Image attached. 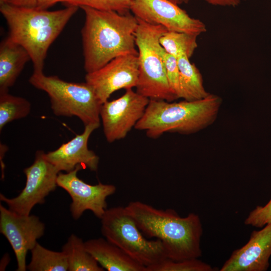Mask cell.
Returning <instances> with one entry per match:
<instances>
[{
  "mask_svg": "<svg viewBox=\"0 0 271 271\" xmlns=\"http://www.w3.org/2000/svg\"><path fill=\"white\" fill-rule=\"evenodd\" d=\"M271 256V223L253 230L247 242L235 249L220 271H266Z\"/></svg>",
  "mask_w": 271,
  "mask_h": 271,
  "instance_id": "14",
  "label": "cell"
},
{
  "mask_svg": "<svg viewBox=\"0 0 271 271\" xmlns=\"http://www.w3.org/2000/svg\"><path fill=\"white\" fill-rule=\"evenodd\" d=\"M62 251L66 255L69 271L104 270L86 250L85 242L74 234L62 246Z\"/></svg>",
  "mask_w": 271,
  "mask_h": 271,
  "instance_id": "19",
  "label": "cell"
},
{
  "mask_svg": "<svg viewBox=\"0 0 271 271\" xmlns=\"http://www.w3.org/2000/svg\"><path fill=\"white\" fill-rule=\"evenodd\" d=\"M34 87L48 95L53 113L58 116H76L84 126L100 124V103L93 88L87 82H67L57 76L33 73L29 79Z\"/></svg>",
  "mask_w": 271,
  "mask_h": 271,
  "instance_id": "6",
  "label": "cell"
},
{
  "mask_svg": "<svg viewBox=\"0 0 271 271\" xmlns=\"http://www.w3.org/2000/svg\"><path fill=\"white\" fill-rule=\"evenodd\" d=\"M45 225L34 215H23L0 205V232L7 239L15 253L17 271L27 270L28 252L44 234Z\"/></svg>",
  "mask_w": 271,
  "mask_h": 271,
  "instance_id": "12",
  "label": "cell"
},
{
  "mask_svg": "<svg viewBox=\"0 0 271 271\" xmlns=\"http://www.w3.org/2000/svg\"><path fill=\"white\" fill-rule=\"evenodd\" d=\"M32 257L27 266L30 271H67L68 261L66 254L49 250L37 242L31 250Z\"/></svg>",
  "mask_w": 271,
  "mask_h": 271,
  "instance_id": "20",
  "label": "cell"
},
{
  "mask_svg": "<svg viewBox=\"0 0 271 271\" xmlns=\"http://www.w3.org/2000/svg\"><path fill=\"white\" fill-rule=\"evenodd\" d=\"M198 36L173 31H167L160 39L164 50L177 59L182 55L190 58L197 48Z\"/></svg>",
  "mask_w": 271,
  "mask_h": 271,
  "instance_id": "21",
  "label": "cell"
},
{
  "mask_svg": "<svg viewBox=\"0 0 271 271\" xmlns=\"http://www.w3.org/2000/svg\"><path fill=\"white\" fill-rule=\"evenodd\" d=\"M85 246L98 263L108 271H147L145 266L106 238L88 240L85 242Z\"/></svg>",
  "mask_w": 271,
  "mask_h": 271,
  "instance_id": "16",
  "label": "cell"
},
{
  "mask_svg": "<svg viewBox=\"0 0 271 271\" xmlns=\"http://www.w3.org/2000/svg\"><path fill=\"white\" fill-rule=\"evenodd\" d=\"M217 269L198 258L181 260L167 258L156 265L150 267L147 271H214Z\"/></svg>",
  "mask_w": 271,
  "mask_h": 271,
  "instance_id": "23",
  "label": "cell"
},
{
  "mask_svg": "<svg viewBox=\"0 0 271 271\" xmlns=\"http://www.w3.org/2000/svg\"><path fill=\"white\" fill-rule=\"evenodd\" d=\"M100 219L103 236L146 269L168 258L162 241L147 239L125 207L107 209Z\"/></svg>",
  "mask_w": 271,
  "mask_h": 271,
  "instance_id": "7",
  "label": "cell"
},
{
  "mask_svg": "<svg viewBox=\"0 0 271 271\" xmlns=\"http://www.w3.org/2000/svg\"><path fill=\"white\" fill-rule=\"evenodd\" d=\"M170 1L175 3L178 5H181L183 4H187L190 0H169Z\"/></svg>",
  "mask_w": 271,
  "mask_h": 271,
  "instance_id": "30",
  "label": "cell"
},
{
  "mask_svg": "<svg viewBox=\"0 0 271 271\" xmlns=\"http://www.w3.org/2000/svg\"><path fill=\"white\" fill-rule=\"evenodd\" d=\"M45 154L42 151H37L33 163L24 170L26 184L17 196L9 198L0 194L1 201L12 211L20 215H30L33 208L44 203L45 198L58 186L60 172L46 160Z\"/></svg>",
  "mask_w": 271,
  "mask_h": 271,
  "instance_id": "8",
  "label": "cell"
},
{
  "mask_svg": "<svg viewBox=\"0 0 271 271\" xmlns=\"http://www.w3.org/2000/svg\"><path fill=\"white\" fill-rule=\"evenodd\" d=\"M78 7L69 6L54 11L0 4V11L9 29V37L23 46L33 64L34 72H43L48 50L76 13Z\"/></svg>",
  "mask_w": 271,
  "mask_h": 271,
  "instance_id": "3",
  "label": "cell"
},
{
  "mask_svg": "<svg viewBox=\"0 0 271 271\" xmlns=\"http://www.w3.org/2000/svg\"><path fill=\"white\" fill-rule=\"evenodd\" d=\"M31 60L27 50L9 37L0 45V94L8 92L23 70L26 63Z\"/></svg>",
  "mask_w": 271,
  "mask_h": 271,
  "instance_id": "17",
  "label": "cell"
},
{
  "mask_svg": "<svg viewBox=\"0 0 271 271\" xmlns=\"http://www.w3.org/2000/svg\"><path fill=\"white\" fill-rule=\"evenodd\" d=\"M130 11L138 19L149 24L163 26L169 31L198 36L207 30L203 22L190 17L169 0H131Z\"/></svg>",
  "mask_w": 271,
  "mask_h": 271,
  "instance_id": "10",
  "label": "cell"
},
{
  "mask_svg": "<svg viewBox=\"0 0 271 271\" xmlns=\"http://www.w3.org/2000/svg\"><path fill=\"white\" fill-rule=\"evenodd\" d=\"M138 77V55L126 54L118 56L99 69L86 73L85 79L102 104L116 91L136 87Z\"/></svg>",
  "mask_w": 271,
  "mask_h": 271,
  "instance_id": "13",
  "label": "cell"
},
{
  "mask_svg": "<svg viewBox=\"0 0 271 271\" xmlns=\"http://www.w3.org/2000/svg\"><path fill=\"white\" fill-rule=\"evenodd\" d=\"M244 223L257 228L271 223V198L264 206L258 205L250 211Z\"/></svg>",
  "mask_w": 271,
  "mask_h": 271,
  "instance_id": "26",
  "label": "cell"
},
{
  "mask_svg": "<svg viewBox=\"0 0 271 271\" xmlns=\"http://www.w3.org/2000/svg\"><path fill=\"white\" fill-rule=\"evenodd\" d=\"M100 124L85 125L83 132L77 134L69 142L63 144L57 149L45 154L46 160L58 170L66 173L74 170L77 166L91 171L97 170L99 157L88 148V141L92 132L100 126Z\"/></svg>",
  "mask_w": 271,
  "mask_h": 271,
  "instance_id": "15",
  "label": "cell"
},
{
  "mask_svg": "<svg viewBox=\"0 0 271 271\" xmlns=\"http://www.w3.org/2000/svg\"><path fill=\"white\" fill-rule=\"evenodd\" d=\"M131 0H66L64 3L78 7L86 6L103 11H113L120 14L130 12Z\"/></svg>",
  "mask_w": 271,
  "mask_h": 271,
  "instance_id": "24",
  "label": "cell"
},
{
  "mask_svg": "<svg viewBox=\"0 0 271 271\" xmlns=\"http://www.w3.org/2000/svg\"><path fill=\"white\" fill-rule=\"evenodd\" d=\"M138 22L135 34L139 60L136 92L150 99L169 102L177 99L168 83L165 50L160 43L161 37L168 30L161 25L149 24L139 19Z\"/></svg>",
  "mask_w": 271,
  "mask_h": 271,
  "instance_id": "5",
  "label": "cell"
},
{
  "mask_svg": "<svg viewBox=\"0 0 271 271\" xmlns=\"http://www.w3.org/2000/svg\"><path fill=\"white\" fill-rule=\"evenodd\" d=\"M143 234L162 241L168 258L173 260L199 258L202 255L203 227L199 216H180L172 209H157L140 201L125 207Z\"/></svg>",
  "mask_w": 271,
  "mask_h": 271,
  "instance_id": "2",
  "label": "cell"
},
{
  "mask_svg": "<svg viewBox=\"0 0 271 271\" xmlns=\"http://www.w3.org/2000/svg\"><path fill=\"white\" fill-rule=\"evenodd\" d=\"M149 101L131 88L117 99L104 102L100 115L106 141L111 143L125 138L143 117Z\"/></svg>",
  "mask_w": 271,
  "mask_h": 271,
  "instance_id": "9",
  "label": "cell"
},
{
  "mask_svg": "<svg viewBox=\"0 0 271 271\" xmlns=\"http://www.w3.org/2000/svg\"><path fill=\"white\" fill-rule=\"evenodd\" d=\"M180 72V98L187 101L203 99L209 95L203 85L202 75L199 69L182 55L177 58Z\"/></svg>",
  "mask_w": 271,
  "mask_h": 271,
  "instance_id": "18",
  "label": "cell"
},
{
  "mask_svg": "<svg viewBox=\"0 0 271 271\" xmlns=\"http://www.w3.org/2000/svg\"><path fill=\"white\" fill-rule=\"evenodd\" d=\"M85 21L81 31L86 73L101 68L113 59L138 55L135 34L138 19L130 12L120 14L81 6Z\"/></svg>",
  "mask_w": 271,
  "mask_h": 271,
  "instance_id": "1",
  "label": "cell"
},
{
  "mask_svg": "<svg viewBox=\"0 0 271 271\" xmlns=\"http://www.w3.org/2000/svg\"><path fill=\"white\" fill-rule=\"evenodd\" d=\"M221 103L220 97L212 94L202 99L178 102L151 99L134 128L152 139L166 132L193 133L214 122Z\"/></svg>",
  "mask_w": 271,
  "mask_h": 271,
  "instance_id": "4",
  "label": "cell"
},
{
  "mask_svg": "<svg viewBox=\"0 0 271 271\" xmlns=\"http://www.w3.org/2000/svg\"><path fill=\"white\" fill-rule=\"evenodd\" d=\"M31 104L26 99L8 92L0 94V131L9 122L26 117Z\"/></svg>",
  "mask_w": 271,
  "mask_h": 271,
  "instance_id": "22",
  "label": "cell"
},
{
  "mask_svg": "<svg viewBox=\"0 0 271 271\" xmlns=\"http://www.w3.org/2000/svg\"><path fill=\"white\" fill-rule=\"evenodd\" d=\"M207 3L214 6L236 7L246 0H204Z\"/></svg>",
  "mask_w": 271,
  "mask_h": 271,
  "instance_id": "28",
  "label": "cell"
},
{
  "mask_svg": "<svg viewBox=\"0 0 271 271\" xmlns=\"http://www.w3.org/2000/svg\"><path fill=\"white\" fill-rule=\"evenodd\" d=\"M0 4H5L11 6L34 8H36V0H0Z\"/></svg>",
  "mask_w": 271,
  "mask_h": 271,
  "instance_id": "27",
  "label": "cell"
},
{
  "mask_svg": "<svg viewBox=\"0 0 271 271\" xmlns=\"http://www.w3.org/2000/svg\"><path fill=\"white\" fill-rule=\"evenodd\" d=\"M164 59L166 76L170 89L178 99L180 98V72L177 59L165 51Z\"/></svg>",
  "mask_w": 271,
  "mask_h": 271,
  "instance_id": "25",
  "label": "cell"
},
{
  "mask_svg": "<svg viewBox=\"0 0 271 271\" xmlns=\"http://www.w3.org/2000/svg\"><path fill=\"white\" fill-rule=\"evenodd\" d=\"M66 0H36V8L46 10L57 3H64Z\"/></svg>",
  "mask_w": 271,
  "mask_h": 271,
  "instance_id": "29",
  "label": "cell"
},
{
  "mask_svg": "<svg viewBox=\"0 0 271 271\" xmlns=\"http://www.w3.org/2000/svg\"><path fill=\"white\" fill-rule=\"evenodd\" d=\"M84 169L78 165L73 171L58 174L57 185L65 190L72 199L70 211L75 220L80 218L84 212L90 210L94 215L101 218L106 210V198L115 193L116 187L112 184L99 182L92 185L84 182L77 176V172Z\"/></svg>",
  "mask_w": 271,
  "mask_h": 271,
  "instance_id": "11",
  "label": "cell"
}]
</instances>
